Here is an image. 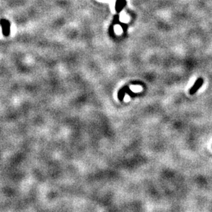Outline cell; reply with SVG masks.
I'll return each instance as SVG.
<instances>
[{"mask_svg": "<svg viewBox=\"0 0 212 212\" xmlns=\"http://www.w3.org/2000/svg\"><path fill=\"white\" fill-rule=\"evenodd\" d=\"M0 25H1L2 28V33L5 37H8L10 35V24L9 21L5 19L0 20Z\"/></svg>", "mask_w": 212, "mask_h": 212, "instance_id": "1", "label": "cell"}, {"mask_svg": "<svg viewBox=\"0 0 212 212\" xmlns=\"http://www.w3.org/2000/svg\"><path fill=\"white\" fill-rule=\"evenodd\" d=\"M203 82H204V80L202 78H199L196 80V81L195 82L194 85L192 87V88L190 89L189 91V93L190 95H194L196 94L199 89H200L201 87L203 86Z\"/></svg>", "mask_w": 212, "mask_h": 212, "instance_id": "2", "label": "cell"}, {"mask_svg": "<svg viewBox=\"0 0 212 212\" xmlns=\"http://www.w3.org/2000/svg\"><path fill=\"white\" fill-rule=\"evenodd\" d=\"M129 86L128 85H125L123 87H122L121 89H120L119 91V92H118V99L119 100V101L121 102H123L124 100V98H125V95L126 94V92H127V90L129 89Z\"/></svg>", "mask_w": 212, "mask_h": 212, "instance_id": "3", "label": "cell"}, {"mask_svg": "<svg viewBox=\"0 0 212 212\" xmlns=\"http://www.w3.org/2000/svg\"><path fill=\"white\" fill-rule=\"evenodd\" d=\"M126 94H128V95H130V97H134L135 96H136V95H137L136 94H135V93L134 92H132V91L131 90V89H130L129 88V89H128L127 90V92H126Z\"/></svg>", "mask_w": 212, "mask_h": 212, "instance_id": "4", "label": "cell"}]
</instances>
